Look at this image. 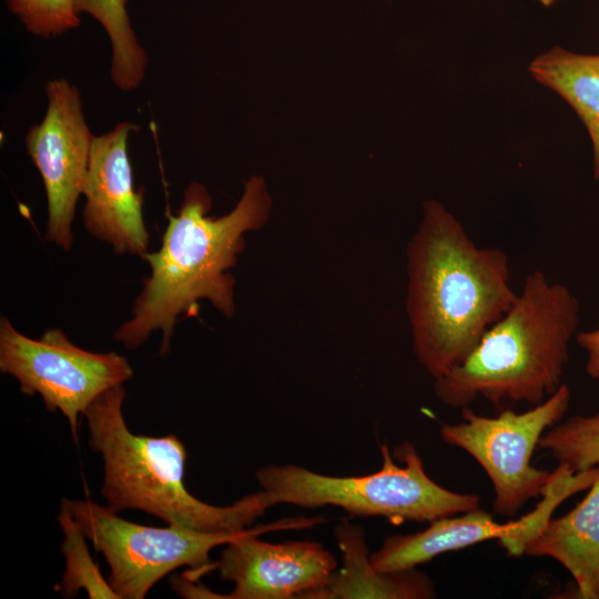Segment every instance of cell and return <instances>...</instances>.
I'll use <instances>...</instances> for the list:
<instances>
[{"mask_svg":"<svg viewBox=\"0 0 599 599\" xmlns=\"http://www.w3.org/2000/svg\"><path fill=\"white\" fill-rule=\"evenodd\" d=\"M580 304L564 284L530 272L506 313L484 334L468 357L434 379L437 398L464 408L477 397L538 405L554 394L569 362Z\"/></svg>","mask_w":599,"mask_h":599,"instance_id":"3","label":"cell"},{"mask_svg":"<svg viewBox=\"0 0 599 599\" xmlns=\"http://www.w3.org/2000/svg\"><path fill=\"white\" fill-rule=\"evenodd\" d=\"M0 369L17 378L23 394H39L48 410H60L75 439L79 417L91 403L133 376L128 359L115 352L83 349L59 328L33 339L6 316L0 319Z\"/></svg>","mask_w":599,"mask_h":599,"instance_id":"8","label":"cell"},{"mask_svg":"<svg viewBox=\"0 0 599 599\" xmlns=\"http://www.w3.org/2000/svg\"><path fill=\"white\" fill-rule=\"evenodd\" d=\"M515 522L499 524L491 514L479 508L447 516L429 522L420 531L388 537L369 556L380 572L414 569L440 554L460 550L489 539H501L514 529Z\"/></svg>","mask_w":599,"mask_h":599,"instance_id":"13","label":"cell"},{"mask_svg":"<svg viewBox=\"0 0 599 599\" xmlns=\"http://www.w3.org/2000/svg\"><path fill=\"white\" fill-rule=\"evenodd\" d=\"M125 390L112 387L84 412L90 447L102 456L101 493L108 507L119 512L139 509L206 532L247 529L276 505L265 490L242 497L230 506H214L193 496L184 485L186 449L174 435L150 437L131 433L123 416Z\"/></svg>","mask_w":599,"mask_h":599,"instance_id":"4","label":"cell"},{"mask_svg":"<svg viewBox=\"0 0 599 599\" xmlns=\"http://www.w3.org/2000/svg\"><path fill=\"white\" fill-rule=\"evenodd\" d=\"M570 398V389L562 383L527 412L504 409L487 417L467 406L461 408V423L441 425L443 440L468 453L488 475L496 514L516 515L530 498L542 495L554 478V471L534 467L531 457L544 433L567 413Z\"/></svg>","mask_w":599,"mask_h":599,"instance_id":"7","label":"cell"},{"mask_svg":"<svg viewBox=\"0 0 599 599\" xmlns=\"http://www.w3.org/2000/svg\"><path fill=\"white\" fill-rule=\"evenodd\" d=\"M338 546L344 554V568L333 572L328 585L318 595L324 598H434L429 578L415 569L380 572L367 556L363 530L349 524L336 528Z\"/></svg>","mask_w":599,"mask_h":599,"instance_id":"14","label":"cell"},{"mask_svg":"<svg viewBox=\"0 0 599 599\" xmlns=\"http://www.w3.org/2000/svg\"><path fill=\"white\" fill-rule=\"evenodd\" d=\"M545 6H550L554 3L555 0H539Z\"/></svg>","mask_w":599,"mask_h":599,"instance_id":"22","label":"cell"},{"mask_svg":"<svg viewBox=\"0 0 599 599\" xmlns=\"http://www.w3.org/2000/svg\"><path fill=\"white\" fill-rule=\"evenodd\" d=\"M138 125L121 122L112 131L94 136L83 195V225L118 254L143 256L150 234L143 219V191L133 186L128 140Z\"/></svg>","mask_w":599,"mask_h":599,"instance_id":"11","label":"cell"},{"mask_svg":"<svg viewBox=\"0 0 599 599\" xmlns=\"http://www.w3.org/2000/svg\"><path fill=\"white\" fill-rule=\"evenodd\" d=\"M380 451L382 468L368 475L338 477L296 465H267L256 471V479L276 504L335 506L354 516H379L395 524L430 522L479 508V496L451 491L434 481L412 443L394 450L403 467L394 463L386 444Z\"/></svg>","mask_w":599,"mask_h":599,"instance_id":"5","label":"cell"},{"mask_svg":"<svg viewBox=\"0 0 599 599\" xmlns=\"http://www.w3.org/2000/svg\"><path fill=\"white\" fill-rule=\"evenodd\" d=\"M324 521L322 517H298L245 529L225 544L214 569L234 589L217 598L290 599L314 598L328 585L337 567L335 557L316 541L267 542L262 532L280 529L309 528Z\"/></svg>","mask_w":599,"mask_h":599,"instance_id":"9","label":"cell"},{"mask_svg":"<svg viewBox=\"0 0 599 599\" xmlns=\"http://www.w3.org/2000/svg\"><path fill=\"white\" fill-rule=\"evenodd\" d=\"M7 7L32 34L50 38L80 26L74 0H8Z\"/></svg>","mask_w":599,"mask_h":599,"instance_id":"20","label":"cell"},{"mask_svg":"<svg viewBox=\"0 0 599 599\" xmlns=\"http://www.w3.org/2000/svg\"><path fill=\"white\" fill-rule=\"evenodd\" d=\"M578 345L587 352L586 373L593 379L599 378V327L576 335Z\"/></svg>","mask_w":599,"mask_h":599,"instance_id":"21","label":"cell"},{"mask_svg":"<svg viewBox=\"0 0 599 599\" xmlns=\"http://www.w3.org/2000/svg\"><path fill=\"white\" fill-rule=\"evenodd\" d=\"M406 312L415 356L440 377L461 364L515 302L508 255L478 246L438 201L423 204L406 250Z\"/></svg>","mask_w":599,"mask_h":599,"instance_id":"1","label":"cell"},{"mask_svg":"<svg viewBox=\"0 0 599 599\" xmlns=\"http://www.w3.org/2000/svg\"><path fill=\"white\" fill-rule=\"evenodd\" d=\"M212 200L207 190L192 182L169 223L160 248L145 253L151 274L132 307V317L114 333L128 349L141 346L153 331L162 332L160 354L165 355L181 315H193L206 300L226 317L235 311V266L244 247V234L267 221L272 200L261 176H252L235 207L227 214L207 215Z\"/></svg>","mask_w":599,"mask_h":599,"instance_id":"2","label":"cell"},{"mask_svg":"<svg viewBox=\"0 0 599 599\" xmlns=\"http://www.w3.org/2000/svg\"><path fill=\"white\" fill-rule=\"evenodd\" d=\"M529 70L541 84L559 94L585 124L592 142L593 176L599 179V54L554 48L535 59Z\"/></svg>","mask_w":599,"mask_h":599,"instance_id":"15","label":"cell"},{"mask_svg":"<svg viewBox=\"0 0 599 599\" xmlns=\"http://www.w3.org/2000/svg\"><path fill=\"white\" fill-rule=\"evenodd\" d=\"M84 536L102 552L109 582L120 599H142L164 576L176 568H191L194 581L214 569L210 552L236 538L238 532H206L180 525L165 528L143 526L118 516L108 506L85 500H61Z\"/></svg>","mask_w":599,"mask_h":599,"instance_id":"6","label":"cell"},{"mask_svg":"<svg viewBox=\"0 0 599 599\" xmlns=\"http://www.w3.org/2000/svg\"><path fill=\"white\" fill-rule=\"evenodd\" d=\"M48 108L43 120L26 136L29 156L37 166L47 194L45 238L64 251L72 246V221L83 194L92 135L80 92L64 79L47 84Z\"/></svg>","mask_w":599,"mask_h":599,"instance_id":"10","label":"cell"},{"mask_svg":"<svg viewBox=\"0 0 599 599\" xmlns=\"http://www.w3.org/2000/svg\"><path fill=\"white\" fill-rule=\"evenodd\" d=\"M525 554L557 560L572 576L580 598L599 599V475L572 510L547 521Z\"/></svg>","mask_w":599,"mask_h":599,"instance_id":"12","label":"cell"},{"mask_svg":"<svg viewBox=\"0 0 599 599\" xmlns=\"http://www.w3.org/2000/svg\"><path fill=\"white\" fill-rule=\"evenodd\" d=\"M57 519L64 535L61 550L65 559V570L62 581L55 589L64 598L74 597L83 589L91 599H119L109 580L103 578L93 561L85 542L87 537L63 502Z\"/></svg>","mask_w":599,"mask_h":599,"instance_id":"17","label":"cell"},{"mask_svg":"<svg viewBox=\"0 0 599 599\" xmlns=\"http://www.w3.org/2000/svg\"><path fill=\"white\" fill-rule=\"evenodd\" d=\"M599 475V466L572 473L566 466L558 464L554 470V478L547 485L537 508L519 520H515L514 529L509 535L499 539L500 545L510 556L525 554L527 544L550 519L554 509L570 496L589 489Z\"/></svg>","mask_w":599,"mask_h":599,"instance_id":"18","label":"cell"},{"mask_svg":"<svg viewBox=\"0 0 599 599\" xmlns=\"http://www.w3.org/2000/svg\"><path fill=\"white\" fill-rule=\"evenodd\" d=\"M128 0H74L78 13L95 18L105 29L112 44L111 78L129 91L139 87L145 75L148 57L139 44L125 8Z\"/></svg>","mask_w":599,"mask_h":599,"instance_id":"16","label":"cell"},{"mask_svg":"<svg viewBox=\"0 0 599 599\" xmlns=\"http://www.w3.org/2000/svg\"><path fill=\"white\" fill-rule=\"evenodd\" d=\"M537 448L572 473L599 466V413L557 423L544 433Z\"/></svg>","mask_w":599,"mask_h":599,"instance_id":"19","label":"cell"}]
</instances>
